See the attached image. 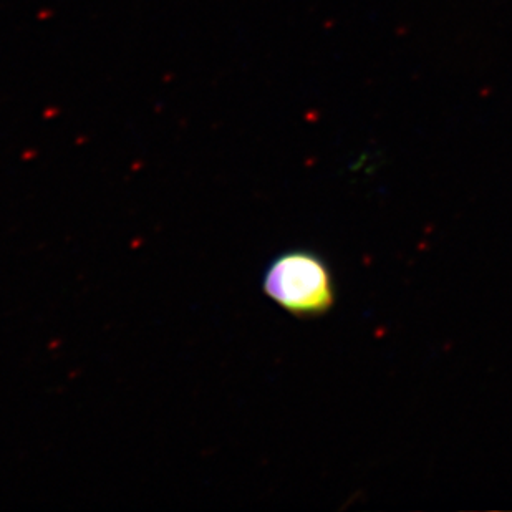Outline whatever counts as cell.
Masks as SVG:
<instances>
[{
	"label": "cell",
	"instance_id": "cell-1",
	"mask_svg": "<svg viewBox=\"0 0 512 512\" xmlns=\"http://www.w3.org/2000/svg\"><path fill=\"white\" fill-rule=\"evenodd\" d=\"M264 294L297 317L325 314L335 299L334 281L322 257L310 251H287L267 266Z\"/></svg>",
	"mask_w": 512,
	"mask_h": 512
}]
</instances>
